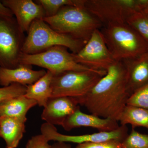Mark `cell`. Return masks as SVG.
Listing matches in <instances>:
<instances>
[{
    "mask_svg": "<svg viewBox=\"0 0 148 148\" xmlns=\"http://www.w3.org/2000/svg\"><path fill=\"white\" fill-rule=\"evenodd\" d=\"M86 95L76 99L92 114L118 122L130 95L127 71L123 61H115Z\"/></svg>",
    "mask_w": 148,
    "mask_h": 148,
    "instance_id": "6da1fadb",
    "label": "cell"
},
{
    "mask_svg": "<svg viewBox=\"0 0 148 148\" xmlns=\"http://www.w3.org/2000/svg\"><path fill=\"white\" fill-rule=\"evenodd\" d=\"M43 20L56 32L86 43L95 30L103 27L84 5L65 6L54 16Z\"/></svg>",
    "mask_w": 148,
    "mask_h": 148,
    "instance_id": "7a4b0ae2",
    "label": "cell"
},
{
    "mask_svg": "<svg viewBox=\"0 0 148 148\" xmlns=\"http://www.w3.org/2000/svg\"><path fill=\"white\" fill-rule=\"evenodd\" d=\"M100 31L115 61L134 59L148 51V42L126 23L103 26Z\"/></svg>",
    "mask_w": 148,
    "mask_h": 148,
    "instance_id": "3957f363",
    "label": "cell"
},
{
    "mask_svg": "<svg viewBox=\"0 0 148 148\" xmlns=\"http://www.w3.org/2000/svg\"><path fill=\"white\" fill-rule=\"evenodd\" d=\"M25 38L22 53L33 54L60 46L76 53L82 49L85 42L56 32L43 19L33 21Z\"/></svg>",
    "mask_w": 148,
    "mask_h": 148,
    "instance_id": "277c9868",
    "label": "cell"
},
{
    "mask_svg": "<svg viewBox=\"0 0 148 148\" xmlns=\"http://www.w3.org/2000/svg\"><path fill=\"white\" fill-rule=\"evenodd\" d=\"M106 73V71L88 70L69 71L53 75L51 83V97H83Z\"/></svg>",
    "mask_w": 148,
    "mask_h": 148,
    "instance_id": "5b68a950",
    "label": "cell"
},
{
    "mask_svg": "<svg viewBox=\"0 0 148 148\" xmlns=\"http://www.w3.org/2000/svg\"><path fill=\"white\" fill-rule=\"evenodd\" d=\"M148 0H85L84 7L103 26L125 24L134 11L144 9Z\"/></svg>",
    "mask_w": 148,
    "mask_h": 148,
    "instance_id": "8992f818",
    "label": "cell"
},
{
    "mask_svg": "<svg viewBox=\"0 0 148 148\" xmlns=\"http://www.w3.org/2000/svg\"><path fill=\"white\" fill-rule=\"evenodd\" d=\"M19 62L20 64L44 68L53 75L69 71L93 70L77 63L68 49L60 46L53 47L35 54L22 53Z\"/></svg>",
    "mask_w": 148,
    "mask_h": 148,
    "instance_id": "52a82bcc",
    "label": "cell"
},
{
    "mask_svg": "<svg viewBox=\"0 0 148 148\" xmlns=\"http://www.w3.org/2000/svg\"><path fill=\"white\" fill-rule=\"evenodd\" d=\"M25 38L14 16H0V67L19 66Z\"/></svg>",
    "mask_w": 148,
    "mask_h": 148,
    "instance_id": "ba28073f",
    "label": "cell"
},
{
    "mask_svg": "<svg viewBox=\"0 0 148 148\" xmlns=\"http://www.w3.org/2000/svg\"><path fill=\"white\" fill-rule=\"evenodd\" d=\"M72 55L77 63L95 71H107L115 61L106 45L100 29L93 32L79 52Z\"/></svg>",
    "mask_w": 148,
    "mask_h": 148,
    "instance_id": "9c48e42d",
    "label": "cell"
},
{
    "mask_svg": "<svg viewBox=\"0 0 148 148\" xmlns=\"http://www.w3.org/2000/svg\"><path fill=\"white\" fill-rule=\"evenodd\" d=\"M41 133L49 141H53L67 143L78 144L98 143L107 141L122 142L128 135L127 125H121L119 128L111 131H99L96 133L79 135H64L58 132L54 125L45 123L40 127Z\"/></svg>",
    "mask_w": 148,
    "mask_h": 148,
    "instance_id": "30bf717a",
    "label": "cell"
},
{
    "mask_svg": "<svg viewBox=\"0 0 148 148\" xmlns=\"http://www.w3.org/2000/svg\"><path fill=\"white\" fill-rule=\"evenodd\" d=\"M1 2L15 16L18 27L23 33L28 32L34 20L46 17L42 7L32 0H2Z\"/></svg>",
    "mask_w": 148,
    "mask_h": 148,
    "instance_id": "8fae6325",
    "label": "cell"
},
{
    "mask_svg": "<svg viewBox=\"0 0 148 148\" xmlns=\"http://www.w3.org/2000/svg\"><path fill=\"white\" fill-rule=\"evenodd\" d=\"M79 106L75 98L51 97L43 108L42 119L54 126H62L66 119L79 108Z\"/></svg>",
    "mask_w": 148,
    "mask_h": 148,
    "instance_id": "7c38bea8",
    "label": "cell"
},
{
    "mask_svg": "<svg viewBox=\"0 0 148 148\" xmlns=\"http://www.w3.org/2000/svg\"><path fill=\"white\" fill-rule=\"evenodd\" d=\"M62 126L67 131L82 127H92L100 131H111L117 129L120 125L116 120L84 113L79 108L66 119Z\"/></svg>",
    "mask_w": 148,
    "mask_h": 148,
    "instance_id": "4fadbf2b",
    "label": "cell"
},
{
    "mask_svg": "<svg viewBox=\"0 0 148 148\" xmlns=\"http://www.w3.org/2000/svg\"><path fill=\"white\" fill-rule=\"evenodd\" d=\"M32 67L23 64L13 69L0 67V85L6 87L18 84L28 86L36 82L46 73L45 70L35 71Z\"/></svg>",
    "mask_w": 148,
    "mask_h": 148,
    "instance_id": "5bb4252c",
    "label": "cell"
},
{
    "mask_svg": "<svg viewBox=\"0 0 148 148\" xmlns=\"http://www.w3.org/2000/svg\"><path fill=\"white\" fill-rule=\"evenodd\" d=\"M127 75L130 95L148 83V51L137 58L123 61Z\"/></svg>",
    "mask_w": 148,
    "mask_h": 148,
    "instance_id": "9a60e30c",
    "label": "cell"
},
{
    "mask_svg": "<svg viewBox=\"0 0 148 148\" xmlns=\"http://www.w3.org/2000/svg\"><path fill=\"white\" fill-rule=\"evenodd\" d=\"M27 119L0 116V138L5 143L6 148H16L26 132Z\"/></svg>",
    "mask_w": 148,
    "mask_h": 148,
    "instance_id": "2e32d148",
    "label": "cell"
},
{
    "mask_svg": "<svg viewBox=\"0 0 148 148\" xmlns=\"http://www.w3.org/2000/svg\"><path fill=\"white\" fill-rule=\"evenodd\" d=\"M53 76L52 73L47 71L36 82L27 86L24 95L27 98L34 100L39 106L44 108L51 97V83Z\"/></svg>",
    "mask_w": 148,
    "mask_h": 148,
    "instance_id": "e0dca14e",
    "label": "cell"
},
{
    "mask_svg": "<svg viewBox=\"0 0 148 148\" xmlns=\"http://www.w3.org/2000/svg\"><path fill=\"white\" fill-rule=\"evenodd\" d=\"M37 105L36 101L24 95L11 98L0 102V116L27 119L28 111Z\"/></svg>",
    "mask_w": 148,
    "mask_h": 148,
    "instance_id": "ac0fdd59",
    "label": "cell"
},
{
    "mask_svg": "<svg viewBox=\"0 0 148 148\" xmlns=\"http://www.w3.org/2000/svg\"><path fill=\"white\" fill-rule=\"evenodd\" d=\"M119 121L121 125L129 124L132 128L144 127L148 130V110L126 105L119 119Z\"/></svg>",
    "mask_w": 148,
    "mask_h": 148,
    "instance_id": "d6986e66",
    "label": "cell"
},
{
    "mask_svg": "<svg viewBox=\"0 0 148 148\" xmlns=\"http://www.w3.org/2000/svg\"><path fill=\"white\" fill-rule=\"evenodd\" d=\"M126 24L138 32L148 42V10H135L127 17Z\"/></svg>",
    "mask_w": 148,
    "mask_h": 148,
    "instance_id": "ffe728a7",
    "label": "cell"
},
{
    "mask_svg": "<svg viewBox=\"0 0 148 148\" xmlns=\"http://www.w3.org/2000/svg\"><path fill=\"white\" fill-rule=\"evenodd\" d=\"M35 1L42 7L46 17L54 16L65 6L84 5L85 0H38Z\"/></svg>",
    "mask_w": 148,
    "mask_h": 148,
    "instance_id": "44dd1931",
    "label": "cell"
},
{
    "mask_svg": "<svg viewBox=\"0 0 148 148\" xmlns=\"http://www.w3.org/2000/svg\"><path fill=\"white\" fill-rule=\"evenodd\" d=\"M121 144L122 148H148V135L140 133L132 128Z\"/></svg>",
    "mask_w": 148,
    "mask_h": 148,
    "instance_id": "7402d4cb",
    "label": "cell"
},
{
    "mask_svg": "<svg viewBox=\"0 0 148 148\" xmlns=\"http://www.w3.org/2000/svg\"><path fill=\"white\" fill-rule=\"evenodd\" d=\"M127 105L148 110V83L138 88L129 96Z\"/></svg>",
    "mask_w": 148,
    "mask_h": 148,
    "instance_id": "603a6c76",
    "label": "cell"
},
{
    "mask_svg": "<svg viewBox=\"0 0 148 148\" xmlns=\"http://www.w3.org/2000/svg\"><path fill=\"white\" fill-rule=\"evenodd\" d=\"M27 88L26 86L18 84L0 88V102L25 95Z\"/></svg>",
    "mask_w": 148,
    "mask_h": 148,
    "instance_id": "cb8c5ba5",
    "label": "cell"
},
{
    "mask_svg": "<svg viewBox=\"0 0 148 148\" xmlns=\"http://www.w3.org/2000/svg\"><path fill=\"white\" fill-rule=\"evenodd\" d=\"M121 142L112 140L98 143H86L78 144L75 148H122Z\"/></svg>",
    "mask_w": 148,
    "mask_h": 148,
    "instance_id": "d4e9b609",
    "label": "cell"
},
{
    "mask_svg": "<svg viewBox=\"0 0 148 148\" xmlns=\"http://www.w3.org/2000/svg\"><path fill=\"white\" fill-rule=\"evenodd\" d=\"M49 141L42 134L33 136L28 140L26 148H51Z\"/></svg>",
    "mask_w": 148,
    "mask_h": 148,
    "instance_id": "484cf974",
    "label": "cell"
},
{
    "mask_svg": "<svg viewBox=\"0 0 148 148\" xmlns=\"http://www.w3.org/2000/svg\"><path fill=\"white\" fill-rule=\"evenodd\" d=\"M0 16H14L13 14L10 10L3 4L1 1H0Z\"/></svg>",
    "mask_w": 148,
    "mask_h": 148,
    "instance_id": "4316f807",
    "label": "cell"
},
{
    "mask_svg": "<svg viewBox=\"0 0 148 148\" xmlns=\"http://www.w3.org/2000/svg\"><path fill=\"white\" fill-rule=\"evenodd\" d=\"M51 148H73L69 143L56 142L51 145Z\"/></svg>",
    "mask_w": 148,
    "mask_h": 148,
    "instance_id": "83f0119b",
    "label": "cell"
},
{
    "mask_svg": "<svg viewBox=\"0 0 148 148\" xmlns=\"http://www.w3.org/2000/svg\"><path fill=\"white\" fill-rule=\"evenodd\" d=\"M146 9H147L148 10V5L147 6V8H146Z\"/></svg>",
    "mask_w": 148,
    "mask_h": 148,
    "instance_id": "f1b7e54d",
    "label": "cell"
}]
</instances>
